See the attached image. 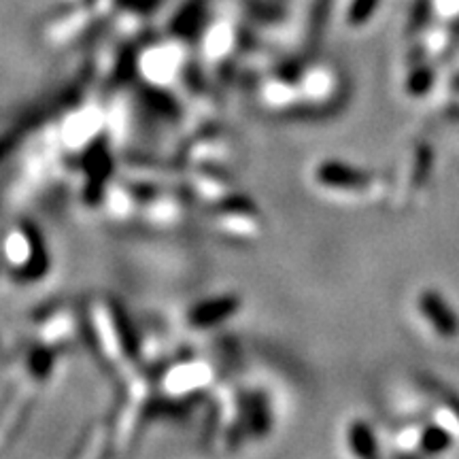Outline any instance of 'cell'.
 <instances>
[{"instance_id": "1", "label": "cell", "mask_w": 459, "mask_h": 459, "mask_svg": "<svg viewBox=\"0 0 459 459\" xmlns=\"http://www.w3.org/2000/svg\"><path fill=\"white\" fill-rule=\"evenodd\" d=\"M421 304H424V310L430 315V319L434 321V325L442 334H455V319H453L451 310L445 309L447 304L440 302V298H436L434 294H427L424 295V300H421Z\"/></svg>"}]
</instances>
